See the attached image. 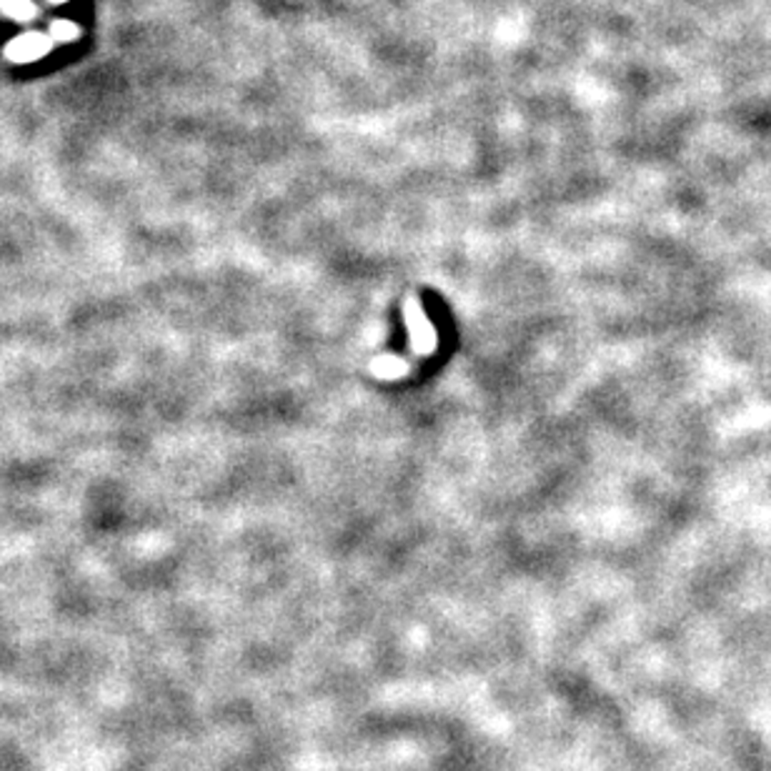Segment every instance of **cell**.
I'll return each mask as SVG.
<instances>
[{"label":"cell","instance_id":"6da1fadb","mask_svg":"<svg viewBox=\"0 0 771 771\" xmlns=\"http://www.w3.org/2000/svg\"><path fill=\"white\" fill-rule=\"evenodd\" d=\"M403 320H406V330H409L411 350L416 356H431L436 350V329L426 316V310L421 306V300L416 296H409L403 300Z\"/></svg>","mask_w":771,"mask_h":771},{"label":"cell","instance_id":"7a4b0ae2","mask_svg":"<svg viewBox=\"0 0 771 771\" xmlns=\"http://www.w3.org/2000/svg\"><path fill=\"white\" fill-rule=\"evenodd\" d=\"M409 369L411 363L406 359H401V356H379V359L370 360V373L383 380L401 379V376L409 373Z\"/></svg>","mask_w":771,"mask_h":771}]
</instances>
